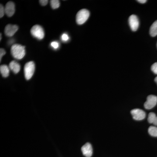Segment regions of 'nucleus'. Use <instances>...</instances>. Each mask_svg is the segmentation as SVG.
I'll list each match as a JSON object with an SVG mask.
<instances>
[{
	"instance_id": "nucleus-22",
	"label": "nucleus",
	"mask_w": 157,
	"mask_h": 157,
	"mask_svg": "<svg viewBox=\"0 0 157 157\" xmlns=\"http://www.w3.org/2000/svg\"><path fill=\"white\" fill-rule=\"evenodd\" d=\"M152 124H153L157 126V116L156 115L154 118L153 121H152Z\"/></svg>"
},
{
	"instance_id": "nucleus-19",
	"label": "nucleus",
	"mask_w": 157,
	"mask_h": 157,
	"mask_svg": "<svg viewBox=\"0 0 157 157\" xmlns=\"http://www.w3.org/2000/svg\"><path fill=\"white\" fill-rule=\"evenodd\" d=\"M61 39L63 41L66 42V41H68L69 40V37L68 36L67 34L64 33L62 35Z\"/></svg>"
},
{
	"instance_id": "nucleus-23",
	"label": "nucleus",
	"mask_w": 157,
	"mask_h": 157,
	"mask_svg": "<svg viewBox=\"0 0 157 157\" xmlns=\"http://www.w3.org/2000/svg\"><path fill=\"white\" fill-rule=\"evenodd\" d=\"M138 2L141 3V4H144V3H146L147 2L146 0H138L137 1Z\"/></svg>"
},
{
	"instance_id": "nucleus-12",
	"label": "nucleus",
	"mask_w": 157,
	"mask_h": 157,
	"mask_svg": "<svg viewBox=\"0 0 157 157\" xmlns=\"http://www.w3.org/2000/svg\"><path fill=\"white\" fill-rule=\"evenodd\" d=\"M0 71L3 77L6 78L8 77L9 74V68L7 65H1L0 67Z\"/></svg>"
},
{
	"instance_id": "nucleus-26",
	"label": "nucleus",
	"mask_w": 157,
	"mask_h": 157,
	"mask_svg": "<svg viewBox=\"0 0 157 157\" xmlns=\"http://www.w3.org/2000/svg\"></svg>"
},
{
	"instance_id": "nucleus-1",
	"label": "nucleus",
	"mask_w": 157,
	"mask_h": 157,
	"mask_svg": "<svg viewBox=\"0 0 157 157\" xmlns=\"http://www.w3.org/2000/svg\"><path fill=\"white\" fill-rule=\"evenodd\" d=\"M11 53L14 58L21 59L25 55V46L19 44H14L11 47Z\"/></svg>"
},
{
	"instance_id": "nucleus-9",
	"label": "nucleus",
	"mask_w": 157,
	"mask_h": 157,
	"mask_svg": "<svg viewBox=\"0 0 157 157\" xmlns=\"http://www.w3.org/2000/svg\"><path fill=\"white\" fill-rule=\"evenodd\" d=\"M5 9V13L8 17L13 16L15 12V5L13 2H9L7 3Z\"/></svg>"
},
{
	"instance_id": "nucleus-4",
	"label": "nucleus",
	"mask_w": 157,
	"mask_h": 157,
	"mask_svg": "<svg viewBox=\"0 0 157 157\" xmlns=\"http://www.w3.org/2000/svg\"><path fill=\"white\" fill-rule=\"evenodd\" d=\"M31 34L33 36L39 40H42L45 36L44 30L41 26L35 25L31 29Z\"/></svg>"
},
{
	"instance_id": "nucleus-21",
	"label": "nucleus",
	"mask_w": 157,
	"mask_h": 157,
	"mask_svg": "<svg viewBox=\"0 0 157 157\" xmlns=\"http://www.w3.org/2000/svg\"><path fill=\"white\" fill-rule=\"evenodd\" d=\"M48 0H40L39 1V3L42 6H45L48 4Z\"/></svg>"
},
{
	"instance_id": "nucleus-7",
	"label": "nucleus",
	"mask_w": 157,
	"mask_h": 157,
	"mask_svg": "<svg viewBox=\"0 0 157 157\" xmlns=\"http://www.w3.org/2000/svg\"><path fill=\"white\" fill-rule=\"evenodd\" d=\"M128 22L131 29L134 32L137 31L139 25V20L137 16L134 14L131 15L129 18Z\"/></svg>"
},
{
	"instance_id": "nucleus-11",
	"label": "nucleus",
	"mask_w": 157,
	"mask_h": 157,
	"mask_svg": "<svg viewBox=\"0 0 157 157\" xmlns=\"http://www.w3.org/2000/svg\"><path fill=\"white\" fill-rule=\"evenodd\" d=\"M9 67L15 74L18 73L21 69L19 64L15 61H12L10 63Z\"/></svg>"
},
{
	"instance_id": "nucleus-6",
	"label": "nucleus",
	"mask_w": 157,
	"mask_h": 157,
	"mask_svg": "<svg viewBox=\"0 0 157 157\" xmlns=\"http://www.w3.org/2000/svg\"><path fill=\"white\" fill-rule=\"evenodd\" d=\"M131 114L133 119L136 121L143 120L146 117V113L144 110L140 109H135L131 111Z\"/></svg>"
},
{
	"instance_id": "nucleus-13",
	"label": "nucleus",
	"mask_w": 157,
	"mask_h": 157,
	"mask_svg": "<svg viewBox=\"0 0 157 157\" xmlns=\"http://www.w3.org/2000/svg\"><path fill=\"white\" fill-rule=\"evenodd\" d=\"M150 34L152 37H155L157 35V20L152 24L150 29Z\"/></svg>"
},
{
	"instance_id": "nucleus-5",
	"label": "nucleus",
	"mask_w": 157,
	"mask_h": 157,
	"mask_svg": "<svg viewBox=\"0 0 157 157\" xmlns=\"http://www.w3.org/2000/svg\"><path fill=\"white\" fill-rule=\"evenodd\" d=\"M157 103V96L151 95L147 98V101L144 104V108L147 109H151L156 106Z\"/></svg>"
},
{
	"instance_id": "nucleus-14",
	"label": "nucleus",
	"mask_w": 157,
	"mask_h": 157,
	"mask_svg": "<svg viewBox=\"0 0 157 157\" xmlns=\"http://www.w3.org/2000/svg\"><path fill=\"white\" fill-rule=\"evenodd\" d=\"M148 133L153 137H157V127L150 126L148 128Z\"/></svg>"
},
{
	"instance_id": "nucleus-10",
	"label": "nucleus",
	"mask_w": 157,
	"mask_h": 157,
	"mask_svg": "<svg viewBox=\"0 0 157 157\" xmlns=\"http://www.w3.org/2000/svg\"><path fill=\"white\" fill-rule=\"evenodd\" d=\"M81 151L85 156L90 157L93 155V148L91 144L89 143L85 144L82 147Z\"/></svg>"
},
{
	"instance_id": "nucleus-18",
	"label": "nucleus",
	"mask_w": 157,
	"mask_h": 157,
	"mask_svg": "<svg viewBox=\"0 0 157 157\" xmlns=\"http://www.w3.org/2000/svg\"><path fill=\"white\" fill-rule=\"evenodd\" d=\"M51 45L52 47H53L54 49H57L59 48V43L58 42H53L51 43Z\"/></svg>"
},
{
	"instance_id": "nucleus-17",
	"label": "nucleus",
	"mask_w": 157,
	"mask_h": 157,
	"mask_svg": "<svg viewBox=\"0 0 157 157\" xmlns=\"http://www.w3.org/2000/svg\"><path fill=\"white\" fill-rule=\"evenodd\" d=\"M5 13V9L3 7V5H1L0 6V17L2 18L3 17Z\"/></svg>"
},
{
	"instance_id": "nucleus-20",
	"label": "nucleus",
	"mask_w": 157,
	"mask_h": 157,
	"mask_svg": "<svg viewBox=\"0 0 157 157\" xmlns=\"http://www.w3.org/2000/svg\"><path fill=\"white\" fill-rule=\"evenodd\" d=\"M6 54V52L5 49L3 48H1L0 49V61L2 60V58L3 56L5 55Z\"/></svg>"
},
{
	"instance_id": "nucleus-2",
	"label": "nucleus",
	"mask_w": 157,
	"mask_h": 157,
	"mask_svg": "<svg viewBox=\"0 0 157 157\" xmlns=\"http://www.w3.org/2000/svg\"><path fill=\"white\" fill-rule=\"evenodd\" d=\"M89 11L86 9H82L78 11L76 16V21L79 25L84 24L90 17Z\"/></svg>"
},
{
	"instance_id": "nucleus-24",
	"label": "nucleus",
	"mask_w": 157,
	"mask_h": 157,
	"mask_svg": "<svg viewBox=\"0 0 157 157\" xmlns=\"http://www.w3.org/2000/svg\"><path fill=\"white\" fill-rule=\"evenodd\" d=\"M155 81L156 82L157 84V77H155Z\"/></svg>"
},
{
	"instance_id": "nucleus-8",
	"label": "nucleus",
	"mask_w": 157,
	"mask_h": 157,
	"mask_svg": "<svg viewBox=\"0 0 157 157\" xmlns=\"http://www.w3.org/2000/svg\"><path fill=\"white\" fill-rule=\"evenodd\" d=\"M18 29V27L17 25H12L10 24L8 25L5 28V34L7 36H12L17 32Z\"/></svg>"
},
{
	"instance_id": "nucleus-3",
	"label": "nucleus",
	"mask_w": 157,
	"mask_h": 157,
	"mask_svg": "<svg viewBox=\"0 0 157 157\" xmlns=\"http://www.w3.org/2000/svg\"><path fill=\"white\" fill-rule=\"evenodd\" d=\"M35 70V65L33 62L30 61L25 64L24 67V73L27 80H29L33 75Z\"/></svg>"
},
{
	"instance_id": "nucleus-15",
	"label": "nucleus",
	"mask_w": 157,
	"mask_h": 157,
	"mask_svg": "<svg viewBox=\"0 0 157 157\" xmlns=\"http://www.w3.org/2000/svg\"><path fill=\"white\" fill-rule=\"evenodd\" d=\"M50 4L52 9H58L60 6L59 1L58 0H52L50 1Z\"/></svg>"
},
{
	"instance_id": "nucleus-25",
	"label": "nucleus",
	"mask_w": 157,
	"mask_h": 157,
	"mask_svg": "<svg viewBox=\"0 0 157 157\" xmlns=\"http://www.w3.org/2000/svg\"><path fill=\"white\" fill-rule=\"evenodd\" d=\"M2 34H0V40H2Z\"/></svg>"
},
{
	"instance_id": "nucleus-16",
	"label": "nucleus",
	"mask_w": 157,
	"mask_h": 157,
	"mask_svg": "<svg viewBox=\"0 0 157 157\" xmlns=\"http://www.w3.org/2000/svg\"><path fill=\"white\" fill-rule=\"evenodd\" d=\"M152 71L155 74H157V63H155L151 67Z\"/></svg>"
}]
</instances>
